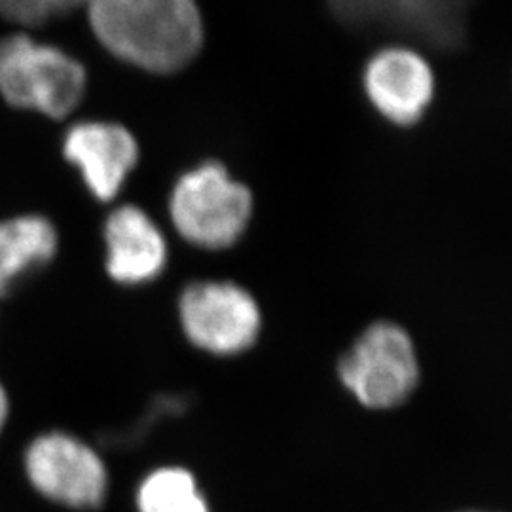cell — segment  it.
I'll return each mask as SVG.
<instances>
[{
  "mask_svg": "<svg viewBox=\"0 0 512 512\" xmlns=\"http://www.w3.org/2000/svg\"><path fill=\"white\" fill-rule=\"evenodd\" d=\"M88 10L110 54L147 73H177L202 50L196 0H90Z\"/></svg>",
  "mask_w": 512,
  "mask_h": 512,
  "instance_id": "6da1fadb",
  "label": "cell"
},
{
  "mask_svg": "<svg viewBox=\"0 0 512 512\" xmlns=\"http://www.w3.org/2000/svg\"><path fill=\"white\" fill-rule=\"evenodd\" d=\"M84 65L57 46L25 35L0 40V95L16 109L65 118L84 99Z\"/></svg>",
  "mask_w": 512,
  "mask_h": 512,
  "instance_id": "7a4b0ae2",
  "label": "cell"
},
{
  "mask_svg": "<svg viewBox=\"0 0 512 512\" xmlns=\"http://www.w3.org/2000/svg\"><path fill=\"white\" fill-rule=\"evenodd\" d=\"M253 213L251 192L217 162L188 169L171 190L169 215L186 241L203 249L234 245Z\"/></svg>",
  "mask_w": 512,
  "mask_h": 512,
  "instance_id": "3957f363",
  "label": "cell"
},
{
  "mask_svg": "<svg viewBox=\"0 0 512 512\" xmlns=\"http://www.w3.org/2000/svg\"><path fill=\"white\" fill-rule=\"evenodd\" d=\"M27 482L40 497L74 511L97 509L107 495L109 475L88 442L67 431H46L23 454Z\"/></svg>",
  "mask_w": 512,
  "mask_h": 512,
  "instance_id": "277c9868",
  "label": "cell"
},
{
  "mask_svg": "<svg viewBox=\"0 0 512 512\" xmlns=\"http://www.w3.org/2000/svg\"><path fill=\"white\" fill-rule=\"evenodd\" d=\"M332 14L357 31L403 35L454 50L467 35L473 0H327Z\"/></svg>",
  "mask_w": 512,
  "mask_h": 512,
  "instance_id": "5b68a950",
  "label": "cell"
},
{
  "mask_svg": "<svg viewBox=\"0 0 512 512\" xmlns=\"http://www.w3.org/2000/svg\"><path fill=\"white\" fill-rule=\"evenodd\" d=\"M340 378L368 408L403 403L418 384V361L410 336L393 323L366 330L342 357Z\"/></svg>",
  "mask_w": 512,
  "mask_h": 512,
  "instance_id": "8992f818",
  "label": "cell"
},
{
  "mask_svg": "<svg viewBox=\"0 0 512 512\" xmlns=\"http://www.w3.org/2000/svg\"><path fill=\"white\" fill-rule=\"evenodd\" d=\"M186 336L209 353L232 355L253 346L260 329L255 298L234 283H194L181 298Z\"/></svg>",
  "mask_w": 512,
  "mask_h": 512,
  "instance_id": "52a82bcc",
  "label": "cell"
},
{
  "mask_svg": "<svg viewBox=\"0 0 512 512\" xmlns=\"http://www.w3.org/2000/svg\"><path fill=\"white\" fill-rule=\"evenodd\" d=\"M63 156L80 173L95 200L112 202L137 165L139 147L120 124L84 120L67 129Z\"/></svg>",
  "mask_w": 512,
  "mask_h": 512,
  "instance_id": "ba28073f",
  "label": "cell"
},
{
  "mask_svg": "<svg viewBox=\"0 0 512 512\" xmlns=\"http://www.w3.org/2000/svg\"><path fill=\"white\" fill-rule=\"evenodd\" d=\"M363 78L372 107L399 126L416 124L435 93L427 59L408 46H387L372 55Z\"/></svg>",
  "mask_w": 512,
  "mask_h": 512,
  "instance_id": "9c48e42d",
  "label": "cell"
},
{
  "mask_svg": "<svg viewBox=\"0 0 512 512\" xmlns=\"http://www.w3.org/2000/svg\"><path fill=\"white\" fill-rule=\"evenodd\" d=\"M107 272L116 283L141 285L162 274L167 245L158 224L143 209L122 205L114 209L103 230Z\"/></svg>",
  "mask_w": 512,
  "mask_h": 512,
  "instance_id": "30bf717a",
  "label": "cell"
},
{
  "mask_svg": "<svg viewBox=\"0 0 512 512\" xmlns=\"http://www.w3.org/2000/svg\"><path fill=\"white\" fill-rule=\"evenodd\" d=\"M59 236L44 215H19L0 222V296L14 293L54 260Z\"/></svg>",
  "mask_w": 512,
  "mask_h": 512,
  "instance_id": "8fae6325",
  "label": "cell"
},
{
  "mask_svg": "<svg viewBox=\"0 0 512 512\" xmlns=\"http://www.w3.org/2000/svg\"><path fill=\"white\" fill-rule=\"evenodd\" d=\"M137 503L141 512H209L194 476L179 467L148 475L139 488Z\"/></svg>",
  "mask_w": 512,
  "mask_h": 512,
  "instance_id": "7c38bea8",
  "label": "cell"
},
{
  "mask_svg": "<svg viewBox=\"0 0 512 512\" xmlns=\"http://www.w3.org/2000/svg\"><path fill=\"white\" fill-rule=\"evenodd\" d=\"M0 16L25 27H40L55 18L46 0H0Z\"/></svg>",
  "mask_w": 512,
  "mask_h": 512,
  "instance_id": "4fadbf2b",
  "label": "cell"
},
{
  "mask_svg": "<svg viewBox=\"0 0 512 512\" xmlns=\"http://www.w3.org/2000/svg\"><path fill=\"white\" fill-rule=\"evenodd\" d=\"M90 0H46V4L50 6V10L54 12V16H61V14H67L74 8L86 4L88 6Z\"/></svg>",
  "mask_w": 512,
  "mask_h": 512,
  "instance_id": "5bb4252c",
  "label": "cell"
},
{
  "mask_svg": "<svg viewBox=\"0 0 512 512\" xmlns=\"http://www.w3.org/2000/svg\"><path fill=\"white\" fill-rule=\"evenodd\" d=\"M8 420H10V397L6 387L0 382V435L4 433Z\"/></svg>",
  "mask_w": 512,
  "mask_h": 512,
  "instance_id": "9a60e30c",
  "label": "cell"
}]
</instances>
